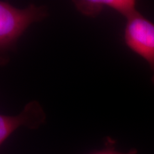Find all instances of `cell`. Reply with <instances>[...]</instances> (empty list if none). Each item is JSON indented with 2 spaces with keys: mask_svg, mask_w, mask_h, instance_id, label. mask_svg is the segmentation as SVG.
Masks as SVG:
<instances>
[{
  "mask_svg": "<svg viewBox=\"0 0 154 154\" xmlns=\"http://www.w3.org/2000/svg\"><path fill=\"white\" fill-rule=\"evenodd\" d=\"M46 116L37 101H31L17 116L0 114V146L14 131L21 126L36 128L45 120Z\"/></svg>",
  "mask_w": 154,
  "mask_h": 154,
  "instance_id": "3957f363",
  "label": "cell"
},
{
  "mask_svg": "<svg viewBox=\"0 0 154 154\" xmlns=\"http://www.w3.org/2000/svg\"><path fill=\"white\" fill-rule=\"evenodd\" d=\"M47 16L44 7L30 5L19 9L0 2V50L11 49L31 24Z\"/></svg>",
  "mask_w": 154,
  "mask_h": 154,
  "instance_id": "6da1fadb",
  "label": "cell"
},
{
  "mask_svg": "<svg viewBox=\"0 0 154 154\" xmlns=\"http://www.w3.org/2000/svg\"><path fill=\"white\" fill-rule=\"evenodd\" d=\"M89 154H138V151L136 149H131L127 153H121V152H119L116 151L113 148V146H107L105 149L100 150V151H96Z\"/></svg>",
  "mask_w": 154,
  "mask_h": 154,
  "instance_id": "5b68a950",
  "label": "cell"
},
{
  "mask_svg": "<svg viewBox=\"0 0 154 154\" xmlns=\"http://www.w3.org/2000/svg\"><path fill=\"white\" fill-rule=\"evenodd\" d=\"M126 20L124 30L125 43L149 65L152 73V82L154 84V23L138 11Z\"/></svg>",
  "mask_w": 154,
  "mask_h": 154,
  "instance_id": "7a4b0ae2",
  "label": "cell"
},
{
  "mask_svg": "<svg viewBox=\"0 0 154 154\" xmlns=\"http://www.w3.org/2000/svg\"><path fill=\"white\" fill-rule=\"evenodd\" d=\"M77 9L83 14L95 17L99 14L104 8H110L126 19L129 18L137 12L136 2L132 0H87L75 2Z\"/></svg>",
  "mask_w": 154,
  "mask_h": 154,
  "instance_id": "277c9868",
  "label": "cell"
}]
</instances>
